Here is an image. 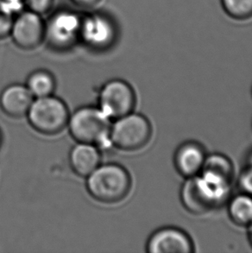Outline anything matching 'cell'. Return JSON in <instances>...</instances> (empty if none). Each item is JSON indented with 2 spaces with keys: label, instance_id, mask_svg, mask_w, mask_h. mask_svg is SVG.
<instances>
[{
  "label": "cell",
  "instance_id": "8fae6325",
  "mask_svg": "<svg viewBox=\"0 0 252 253\" xmlns=\"http://www.w3.org/2000/svg\"><path fill=\"white\" fill-rule=\"evenodd\" d=\"M207 156L200 143L187 141L180 144L174 152V168L185 179L194 177L201 174Z\"/></svg>",
  "mask_w": 252,
  "mask_h": 253
},
{
  "label": "cell",
  "instance_id": "ffe728a7",
  "mask_svg": "<svg viewBox=\"0 0 252 253\" xmlns=\"http://www.w3.org/2000/svg\"><path fill=\"white\" fill-rule=\"evenodd\" d=\"M238 185L240 192L252 195V164L241 171L238 179Z\"/></svg>",
  "mask_w": 252,
  "mask_h": 253
},
{
  "label": "cell",
  "instance_id": "5bb4252c",
  "mask_svg": "<svg viewBox=\"0 0 252 253\" xmlns=\"http://www.w3.org/2000/svg\"><path fill=\"white\" fill-rule=\"evenodd\" d=\"M201 174L232 184L234 177V165L227 156L212 153L207 156Z\"/></svg>",
  "mask_w": 252,
  "mask_h": 253
},
{
  "label": "cell",
  "instance_id": "4fadbf2b",
  "mask_svg": "<svg viewBox=\"0 0 252 253\" xmlns=\"http://www.w3.org/2000/svg\"><path fill=\"white\" fill-rule=\"evenodd\" d=\"M68 158L72 170L81 177H87L101 165L100 151L94 144L77 143Z\"/></svg>",
  "mask_w": 252,
  "mask_h": 253
},
{
  "label": "cell",
  "instance_id": "e0dca14e",
  "mask_svg": "<svg viewBox=\"0 0 252 253\" xmlns=\"http://www.w3.org/2000/svg\"><path fill=\"white\" fill-rule=\"evenodd\" d=\"M225 12L230 17L244 19L252 16V0H221Z\"/></svg>",
  "mask_w": 252,
  "mask_h": 253
},
{
  "label": "cell",
  "instance_id": "30bf717a",
  "mask_svg": "<svg viewBox=\"0 0 252 253\" xmlns=\"http://www.w3.org/2000/svg\"><path fill=\"white\" fill-rule=\"evenodd\" d=\"M149 253H192L194 244L185 231L175 226H165L155 231L146 243Z\"/></svg>",
  "mask_w": 252,
  "mask_h": 253
},
{
  "label": "cell",
  "instance_id": "603a6c76",
  "mask_svg": "<svg viewBox=\"0 0 252 253\" xmlns=\"http://www.w3.org/2000/svg\"><path fill=\"white\" fill-rule=\"evenodd\" d=\"M2 142H3V136H2V132H1V130H0V148H1V145H2Z\"/></svg>",
  "mask_w": 252,
  "mask_h": 253
},
{
  "label": "cell",
  "instance_id": "ac0fdd59",
  "mask_svg": "<svg viewBox=\"0 0 252 253\" xmlns=\"http://www.w3.org/2000/svg\"><path fill=\"white\" fill-rule=\"evenodd\" d=\"M54 0H24L25 9L40 16H43L51 10Z\"/></svg>",
  "mask_w": 252,
  "mask_h": 253
},
{
  "label": "cell",
  "instance_id": "7c38bea8",
  "mask_svg": "<svg viewBox=\"0 0 252 253\" xmlns=\"http://www.w3.org/2000/svg\"><path fill=\"white\" fill-rule=\"evenodd\" d=\"M33 101L34 97L27 86L21 84L8 85L0 94V108L14 119L26 116Z\"/></svg>",
  "mask_w": 252,
  "mask_h": 253
},
{
  "label": "cell",
  "instance_id": "8992f818",
  "mask_svg": "<svg viewBox=\"0 0 252 253\" xmlns=\"http://www.w3.org/2000/svg\"><path fill=\"white\" fill-rule=\"evenodd\" d=\"M82 19L73 11H57L45 23V40L54 49L68 50L81 39Z\"/></svg>",
  "mask_w": 252,
  "mask_h": 253
},
{
  "label": "cell",
  "instance_id": "7402d4cb",
  "mask_svg": "<svg viewBox=\"0 0 252 253\" xmlns=\"http://www.w3.org/2000/svg\"><path fill=\"white\" fill-rule=\"evenodd\" d=\"M250 233H249V237H250V241H251V243H252V226H250Z\"/></svg>",
  "mask_w": 252,
  "mask_h": 253
},
{
  "label": "cell",
  "instance_id": "ba28073f",
  "mask_svg": "<svg viewBox=\"0 0 252 253\" xmlns=\"http://www.w3.org/2000/svg\"><path fill=\"white\" fill-rule=\"evenodd\" d=\"M10 37L17 48L34 50L45 41V22L40 15L23 10L14 18Z\"/></svg>",
  "mask_w": 252,
  "mask_h": 253
},
{
  "label": "cell",
  "instance_id": "52a82bcc",
  "mask_svg": "<svg viewBox=\"0 0 252 253\" xmlns=\"http://www.w3.org/2000/svg\"><path fill=\"white\" fill-rule=\"evenodd\" d=\"M135 91L124 80L114 79L103 85L99 96V108L111 120H116L134 112Z\"/></svg>",
  "mask_w": 252,
  "mask_h": 253
},
{
  "label": "cell",
  "instance_id": "d6986e66",
  "mask_svg": "<svg viewBox=\"0 0 252 253\" xmlns=\"http://www.w3.org/2000/svg\"><path fill=\"white\" fill-rule=\"evenodd\" d=\"M15 17L0 8V41L10 37Z\"/></svg>",
  "mask_w": 252,
  "mask_h": 253
},
{
  "label": "cell",
  "instance_id": "9c48e42d",
  "mask_svg": "<svg viewBox=\"0 0 252 253\" xmlns=\"http://www.w3.org/2000/svg\"><path fill=\"white\" fill-rule=\"evenodd\" d=\"M116 28L109 17L92 13L82 17L81 40L96 50L109 48L116 40Z\"/></svg>",
  "mask_w": 252,
  "mask_h": 253
},
{
  "label": "cell",
  "instance_id": "6da1fadb",
  "mask_svg": "<svg viewBox=\"0 0 252 253\" xmlns=\"http://www.w3.org/2000/svg\"><path fill=\"white\" fill-rule=\"evenodd\" d=\"M231 187V183L198 174L185 180L180 190V201L188 212L203 215L227 203Z\"/></svg>",
  "mask_w": 252,
  "mask_h": 253
},
{
  "label": "cell",
  "instance_id": "cb8c5ba5",
  "mask_svg": "<svg viewBox=\"0 0 252 253\" xmlns=\"http://www.w3.org/2000/svg\"></svg>",
  "mask_w": 252,
  "mask_h": 253
},
{
  "label": "cell",
  "instance_id": "5b68a950",
  "mask_svg": "<svg viewBox=\"0 0 252 253\" xmlns=\"http://www.w3.org/2000/svg\"><path fill=\"white\" fill-rule=\"evenodd\" d=\"M152 126L146 117L132 113L115 120L110 130V143L120 151L133 152L150 143Z\"/></svg>",
  "mask_w": 252,
  "mask_h": 253
},
{
  "label": "cell",
  "instance_id": "7a4b0ae2",
  "mask_svg": "<svg viewBox=\"0 0 252 253\" xmlns=\"http://www.w3.org/2000/svg\"><path fill=\"white\" fill-rule=\"evenodd\" d=\"M131 188V177L122 165H100L86 177V189L97 202L115 204L126 198Z\"/></svg>",
  "mask_w": 252,
  "mask_h": 253
},
{
  "label": "cell",
  "instance_id": "44dd1931",
  "mask_svg": "<svg viewBox=\"0 0 252 253\" xmlns=\"http://www.w3.org/2000/svg\"><path fill=\"white\" fill-rule=\"evenodd\" d=\"M71 1L79 8L89 10L98 6L102 0H71Z\"/></svg>",
  "mask_w": 252,
  "mask_h": 253
},
{
  "label": "cell",
  "instance_id": "9a60e30c",
  "mask_svg": "<svg viewBox=\"0 0 252 253\" xmlns=\"http://www.w3.org/2000/svg\"><path fill=\"white\" fill-rule=\"evenodd\" d=\"M227 212L233 224L240 227L252 225V195L240 192L227 202Z\"/></svg>",
  "mask_w": 252,
  "mask_h": 253
},
{
  "label": "cell",
  "instance_id": "3957f363",
  "mask_svg": "<svg viewBox=\"0 0 252 253\" xmlns=\"http://www.w3.org/2000/svg\"><path fill=\"white\" fill-rule=\"evenodd\" d=\"M111 120L99 107L83 106L69 117L68 127L71 137L77 143L97 146L109 142Z\"/></svg>",
  "mask_w": 252,
  "mask_h": 253
},
{
  "label": "cell",
  "instance_id": "2e32d148",
  "mask_svg": "<svg viewBox=\"0 0 252 253\" xmlns=\"http://www.w3.org/2000/svg\"><path fill=\"white\" fill-rule=\"evenodd\" d=\"M26 86L34 98H42L53 95L56 83L55 76L47 70L40 69L31 73L26 83Z\"/></svg>",
  "mask_w": 252,
  "mask_h": 253
},
{
  "label": "cell",
  "instance_id": "277c9868",
  "mask_svg": "<svg viewBox=\"0 0 252 253\" xmlns=\"http://www.w3.org/2000/svg\"><path fill=\"white\" fill-rule=\"evenodd\" d=\"M26 116L31 126L38 133L55 136L68 126L70 114L62 99L50 95L34 99Z\"/></svg>",
  "mask_w": 252,
  "mask_h": 253
}]
</instances>
